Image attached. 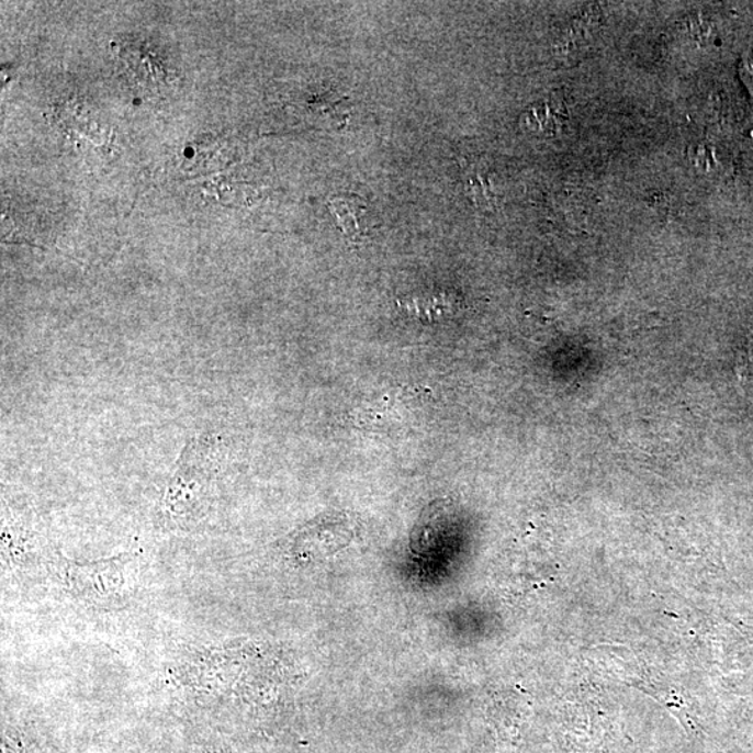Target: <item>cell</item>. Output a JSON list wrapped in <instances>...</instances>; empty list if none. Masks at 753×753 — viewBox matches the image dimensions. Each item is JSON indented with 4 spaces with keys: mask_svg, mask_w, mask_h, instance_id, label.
<instances>
[{
    "mask_svg": "<svg viewBox=\"0 0 753 753\" xmlns=\"http://www.w3.org/2000/svg\"><path fill=\"white\" fill-rule=\"evenodd\" d=\"M59 550L45 544L27 520L3 509L2 564L8 577H50Z\"/></svg>",
    "mask_w": 753,
    "mask_h": 753,
    "instance_id": "3",
    "label": "cell"
},
{
    "mask_svg": "<svg viewBox=\"0 0 753 753\" xmlns=\"http://www.w3.org/2000/svg\"><path fill=\"white\" fill-rule=\"evenodd\" d=\"M740 77L753 102V54H745L740 60Z\"/></svg>",
    "mask_w": 753,
    "mask_h": 753,
    "instance_id": "9",
    "label": "cell"
},
{
    "mask_svg": "<svg viewBox=\"0 0 753 753\" xmlns=\"http://www.w3.org/2000/svg\"><path fill=\"white\" fill-rule=\"evenodd\" d=\"M189 443L180 459L178 471L159 498L156 522L159 529L190 530L207 518L214 499V469L207 457L201 456L200 443Z\"/></svg>",
    "mask_w": 753,
    "mask_h": 753,
    "instance_id": "2",
    "label": "cell"
},
{
    "mask_svg": "<svg viewBox=\"0 0 753 753\" xmlns=\"http://www.w3.org/2000/svg\"><path fill=\"white\" fill-rule=\"evenodd\" d=\"M328 209L348 239L362 241L368 235V204L358 194H338L328 201Z\"/></svg>",
    "mask_w": 753,
    "mask_h": 753,
    "instance_id": "4",
    "label": "cell"
},
{
    "mask_svg": "<svg viewBox=\"0 0 753 753\" xmlns=\"http://www.w3.org/2000/svg\"><path fill=\"white\" fill-rule=\"evenodd\" d=\"M467 192L471 194L479 209L497 207L498 194L494 190L492 175L487 168L473 165L471 169L467 170Z\"/></svg>",
    "mask_w": 753,
    "mask_h": 753,
    "instance_id": "7",
    "label": "cell"
},
{
    "mask_svg": "<svg viewBox=\"0 0 753 753\" xmlns=\"http://www.w3.org/2000/svg\"><path fill=\"white\" fill-rule=\"evenodd\" d=\"M141 574L142 560L136 553L75 561L58 551L50 580L79 605L110 611L128 606L141 587Z\"/></svg>",
    "mask_w": 753,
    "mask_h": 753,
    "instance_id": "1",
    "label": "cell"
},
{
    "mask_svg": "<svg viewBox=\"0 0 753 753\" xmlns=\"http://www.w3.org/2000/svg\"><path fill=\"white\" fill-rule=\"evenodd\" d=\"M715 29V23L701 13L693 14L688 20V33L690 34V37L700 41V43H705V41H709L713 37Z\"/></svg>",
    "mask_w": 753,
    "mask_h": 753,
    "instance_id": "8",
    "label": "cell"
},
{
    "mask_svg": "<svg viewBox=\"0 0 753 753\" xmlns=\"http://www.w3.org/2000/svg\"><path fill=\"white\" fill-rule=\"evenodd\" d=\"M569 119V110L560 98L538 102L525 115V125L530 132L546 134L559 133Z\"/></svg>",
    "mask_w": 753,
    "mask_h": 753,
    "instance_id": "6",
    "label": "cell"
},
{
    "mask_svg": "<svg viewBox=\"0 0 753 753\" xmlns=\"http://www.w3.org/2000/svg\"><path fill=\"white\" fill-rule=\"evenodd\" d=\"M398 303L409 316L429 323L456 317L459 308H461L459 299L453 293L443 291L420 293V295L406 297Z\"/></svg>",
    "mask_w": 753,
    "mask_h": 753,
    "instance_id": "5",
    "label": "cell"
}]
</instances>
